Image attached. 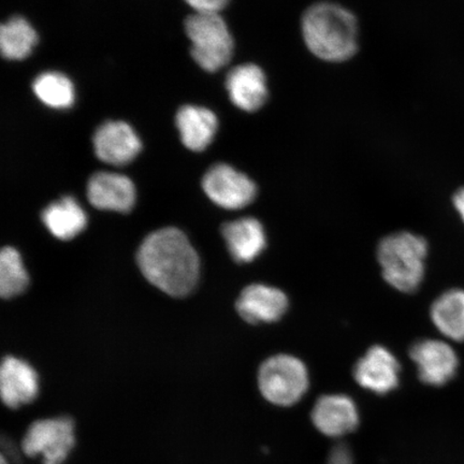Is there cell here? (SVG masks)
<instances>
[{"instance_id":"cell-20","label":"cell","mask_w":464,"mask_h":464,"mask_svg":"<svg viewBox=\"0 0 464 464\" xmlns=\"http://www.w3.org/2000/svg\"><path fill=\"white\" fill-rule=\"evenodd\" d=\"M38 34L23 16H14L0 26V51L10 61H22L31 55Z\"/></svg>"},{"instance_id":"cell-24","label":"cell","mask_w":464,"mask_h":464,"mask_svg":"<svg viewBox=\"0 0 464 464\" xmlns=\"http://www.w3.org/2000/svg\"><path fill=\"white\" fill-rule=\"evenodd\" d=\"M328 464H353L352 452L348 446L345 444L334 446L330 452Z\"/></svg>"},{"instance_id":"cell-17","label":"cell","mask_w":464,"mask_h":464,"mask_svg":"<svg viewBox=\"0 0 464 464\" xmlns=\"http://www.w3.org/2000/svg\"><path fill=\"white\" fill-rule=\"evenodd\" d=\"M176 125L184 147L193 152H202L216 137L218 121L211 110L187 104L179 109Z\"/></svg>"},{"instance_id":"cell-15","label":"cell","mask_w":464,"mask_h":464,"mask_svg":"<svg viewBox=\"0 0 464 464\" xmlns=\"http://www.w3.org/2000/svg\"><path fill=\"white\" fill-rule=\"evenodd\" d=\"M226 89L231 102L246 112L257 111L268 98L266 75L254 63L232 68L226 79Z\"/></svg>"},{"instance_id":"cell-6","label":"cell","mask_w":464,"mask_h":464,"mask_svg":"<svg viewBox=\"0 0 464 464\" xmlns=\"http://www.w3.org/2000/svg\"><path fill=\"white\" fill-rule=\"evenodd\" d=\"M75 446V423L58 416L34 421L27 428L21 449L31 458L42 457L43 464H63Z\"/></svg>"},{"instance_id":"cell-26","label":"cell","mask_w":464,"mask_h":464,"mask_svg":"<svg viewBox=\"0 0 464 464\" xmlns=\"http://www.w3.org/2000/svg\"><path fill=\"white\" fill-rule=\"evenodd\" d=\"M0 464H9L5 455L0 456Z\"/></svg>"},{"instance_id":"cell-13","label":"cell","mask_w":464,"mask_h":464,"mask_svg":"<svg viewBox=\"0 0 464 464\" xmlns=\"http://www.w3.org/2000/svg\"><path fill=\"white\" fill-rule=\"evenodd\" d=\"M312 421L327 437H343L358 427L357 406L345 394H327L317 400L312 411Z\"/></svg>"},{"instance_id":"cell-7","label":"cell","mask_w":464,"mask_h":464,"mask_svg":"<svg viewBox=\"0 0 464 464\" xmlns=\"http://www.w3.org/2000/svg\"><path fill=\"white\" fill-rule=\"evenodd\" d=\"M202 188L216 205L227 210H240L256 198V185L246 174L227 164H217L202 179Z\"/></svg>"},{"instance_id":"cell-1","label":"cell","mask_w":464,"mask_h":464,"mask_svg":"<svg viewBox=\"0 0 464 464\" xmlns=\"http://www.w3.org/2000/svg\"><path fill=\"white\" fill-rule=\"evenodd\" d=\"M137 261L144 277L172 297L190 294L198 282V255L177 228L160 229L145 237Z\"/></svg>"},{"instance_id":"cell-23","label":"cell","mask_w":464,"mask_h":464,"mask_svg":"<svg viewBox=\"0 0 464 464\" xmlns=\"http://www.w3.org/2000/svg\"><path fill=\"white\" fill-rule=\"evenodd\" d=\"M185 3L195 10V14H219L229 0H185Z\"/></svg>"},{"instance_id":"cell-9","label":"cell","mask_w":464,"mask_h":464,"mask_svg":"<svg viewBox=\"0 0 464 464\" xmlns=\"http://www.w3.org/2000/svg\"><path fill=\"white\" fill-rule=\"evenodd\" d=\"M92 143L97 158L112 166L130 164L142 149L135 130L123 121H108L98 127Z\"/></svg>"},{"instance_id":"cell-12","label":"cell","mask_w":464,"mask_h":464,"mask_svg":"<svg viewBox=\"0 0 464 464\" xmlns=\"http://www.w3.org/2000/svg\"><path fill=\"white\" fill-rule=\"evenodd\" d=\"M289 301L283 290L265 284H252L242 290L237 311L249 324L275 323L285 314Z\"/></svg>"},{"instance_id":"cell-11","label":"cell","mask_w":464,"mask_h":464,"mask_svg":"<svg viewBox=\"0 0 464 464\" xmlns=\"http://www.w3.org/2000/svg\"><path fill=\"white\" fill-rule=\"evenodd\" d=\"M87 198L100 210L127 213L135 206L136 188L123 174L100 171L87 183Z\"/></svg>"},{"instance_id":"cell-5","label":"cell","mask_w":464,"mask_h":464,"mask_svg":"<svg viewBox=\"0 0 464 464\" xmlns=\"http://www.w3.org/2000/svg\"><path fill=\"white\" fill-rule=\"evenodd\" d=\"M258 386L261 394L269 402L290 406L304 396L309 388V373L300 359L280 353L261 364Z\"/></svg>"},{"instance_id":"cell-8","label":"cell","mask_w":464,"mask_h":464,"mask_svg":"<svg viewBox=\"0 0 464 464\" xmlns=\"http://www.w3.org/2000/svg\"><path fill=\"white\" fill-rule=\"evenodd\" d=\"M421 382L430 386H443L454 379L459 359L448 342L426 339L416 342L410 350Z\"/></svg>"},{"instance_id":"cell-19","label":"cell","mask_w":464,"mask_h":464,"mask_svg":"<svg viewBox=\"0 0 464 464\" xmlns=\"http://www.w3.org/2000/svg\"><path fill=\"white\" fill-rule=\"evenodd\" d=\"M431 321L445 338L464 341V289L448 290L434 301L430 310Z\"/></svg>"},{"instance_id":"cell-25","label":"cell","mask_w":464,"mask_h":464,"mask_svg":"<svg viewBox=\"0 0 464 464\" xmlns=\"http://www.w3.org/2000/svg\"><path fill=\"white\" fill-rule=\"evenodd\" d=\"M452 201H454L455 208L457 212L459 213V216L464 223V188L457 191L454 198H452Z\"/></svg>"},{"instance_id":"cell-16","label":"cell","mask_w":464,"mask_h":464,"mask_svg":"<svg viewBox=\"0 0 464 464\" xmlns=\"http://www.w3.org/2000/svg\"><path fill=\"white\" fill-rule=\"evenodd\" d=\"M222 234L231 257L239 264L252 263L266 246L264 226L254 218H243L226 223Z\"/></svg>"},{"instance_id":"cell-22","label":"cell","mask_w":464,"mask_h":464,"mask_svg":"<svg viewBox=\"0 0 464 464\" xmlns=\"http://www.w3.org/2000/svg\"><path fill=\"white\" fill-rule=\"evenodd\" d=\"M28 285V275L19 252L5 247L0 254V295L5 299L15 297Z\"/></svg>"},{"instance_id":"cell-18","label":"cell","mask_w":464,"mask_h":464,"mask_svg":"<svg viewBox=\"0 0 464 464\" xmlns=\"http://www.w3.org/2000/svg\"><path fill=\"white\" fill-rule=\"evenodd\" d=\"M43 220L51 234L63 241L73 239L87 224L86 213L72 196L51 203L43 212Z\"/></svg>"},{"instance_id":"cell-2","label":"cell","mask_w":464,"mask_h":464,"mask_svg":"<svg viewBox=\"0 0 464 464\" xmlns=\"http://www.w3.org/2000/svg\"><path fill=\"white\" fill-rule=\"evenodd\" d=\"M303 34L307 48L327 62H344L356 53V17L339 5H312L303 17Z\"/></svg>"},{"instance_id":"cell-14","label":"cell","mask_w":464,"mask_h":464,"mask_svg":"<svg viewBox=\"0 0 464 464\" xmlns=\"http://www.w3.org/2000/svg\"><path fill=\"white\" fill-rule=\"evenodd\" d=\"M39 392L36 371L27 362L14 357H5L0 368V393L9 409H19L32 403Z\"/></svg>"},{"instance_id":"cell-4","label":"cell","mask_w":464,"mask_h":464,"mask_svg":"<svg viewBox=\"0 0 464 464\" xmlns=\"http://www.w3.org/2000/svg\"><path fill=\"white\" fill-rule=\"evenodd\" d=\"M184 26L191 43L190 54L203 71L216 72L228 65L235 43L222 16L190 14Z\"/></svg>"},{"instance_id":"cell-10","label":"cell","mask_w":464,"mask_h":464,"mask_svg":"<svg viewBox=\"0 0 464 464\" xmlns=\"http://www.w3.org/2000/svg\"><path fill=\"white\" fill-rule=\"evenodd\" d=\"M400 364L386 347L375 345L359 359L353 368V377L365 390L385 394L399 384Z\"/></svg>"},{"instance_id":"cell-21","label":"cell","mask_w":464,"mask_h":464,"mask_svg":"<svg viewBox=\"0 0 464 464\" xmlns=\"http://www.w3.org/2000/svg\"><path fill=\"white\" fill-rule=\"evenodd\" d=\"M34 94L38 100L53 109H68L74 102V87L65 74L48 72L39 74L33 82Z\"/></svg>"},{"instance_id":"cell-3","label":"cell","mask_w":464,"mask_h":464,"mask_svg":"<svg viewBox=\"0 0 464 464\" xmlns=\"http://www.w3.org/2000/svg\"><path fill=\"white\" fill-rule=\"evenodd\" d=\"M427 255V241L406 231L384 237L377 248L382 276L402 293H414L420 286Z\"/></svg>"}]
</instances>
